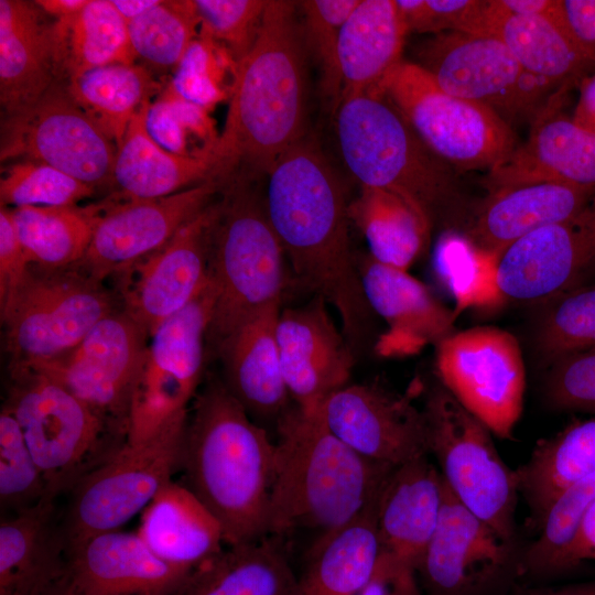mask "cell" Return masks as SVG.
Returning <instances> with one entry per match:
<instances>
[{"label":"cell","instance_id":"obj_55","mask_svg":"<svg viewBox=\"0 0 595 595\" xmlns=\"http://www.w3.org/2000/svg\"><path fill=\"white\" fill-rule=\"evenodd\" d=\"M358 595H422L413 566L380 553L375 571Z\"/></svg>","mask_w":595,"mask_h":595},{"label":"cell","instance_id":"obj_22","mask_svg":"<svg viewBox=\"0 0 595 595\" xmlns=\"http://www.w3.org/2000/svg\"><path fill=\"white\" fill-rule=\"evenodd\" d=\"M320 296L280 311L277 342L285 386L307 413L349 383L356 354Z\"/></svg>","mask_w":595,"mask_h":595},{"label":"cell","instance_id":"obj_23","mask_svg":"<svg viewBox=\"0 0 595 595\" xmlns=\"http://www.w3.org/2000/svg\"><path fill=\"white\" fill-rule=\"evenodd\" d=\"M191 573L155 555L137 532H101L66 551L74 595H174Z\"/></svg>","mask_w":595,"mask_h":595},{"label":"cell","instance_id":"obj_19","mask_svg":"<svg viewBox=\"0 0 595 595\" xmlns=\"http://www.w3.org/2000/svg\"><path fill=\"white\" fill-rule=\"evenodd\" d=\"M213 202L154 252L113 275L121 310L150 335L191 303L209 282Z\"/></svg>","mask_w":595,"mask_h":595},{"label":"cell","instance_id":"obj_36","mask_svg":"<svg viewBox=\"0 0 595 595\" xmlns=\"http://www.w3.org/2000/svg\"><path fill=\"white\" fill-rule=\"evenodd\" d=\"M375 505L376 500L347 524L318 536L298 577L296 595L360 593L380 554Z\"/></svg>","mask_w":595,"mask_h":595},{"label":"cell","instance_id":"obj_54","mask_svg":"<svg viewBox=\"0 0 595 595\" xmlns=\"http://www.w3.org/2000/svg\"><path fill=\"white\" fill-rule=\"evenodd\" d=\"M31 260L14 228L10 209H0V304L18 289L24 280Z\"/></svg>","mask_w":595,"mask_h":595},{"label":"cell","instance_id":"obj_56","mask_svg":"<svg viewBox=\"0 0 595 595\" xmlns=\"http://www.w3.org/2000/svg\"><path fill=\"white\" fill-rule=\"evenodd\" d=\"M560 4L572 39L595 65V0H560Z\"/></svg>","mask_w":595,"mask_h":595},{"label":"cell","instance_id":"obj_3","mask_svg":"<svg viewBox=\"0 0 595 595\" xmlns=\"http://www.w3.org/2000/svg\"><path fill=\"white\" fill-rule=\"evenodd\" d=\"M181 468L186 486L219 522L226 545L268 536L275 442L223 381L193 401Z\"/></svg>","mask_w":595,"mask_h":595},{"label":"cell","instance_id":"obj_31","mask_svg":"<svg viewBox=\"0 0 595 595\" xmlns=\"http://www.w3.org/2000/svg\"><path fill=\"white\" fill-rule=\"evenodd\" d=\"M407 33L396 0H359L339 34V102L377 93L385 78L402 62Z\"/></svg>","mask_w":595,"mask_h":595},{"label":"cell","instance_id":"obj_41","mask_svg":"<svg viewBox=\"0 0 595 595\" xmlns=\"http://www.w3.org/2000/svg\"><path fill=\"white\" fill-rule=\"evenodd\" d=\"M107 201L87 206H23L9 208L32 263L48 268L77 264L85 256Z\"/></svg>","mask_w":595,"mask_h":595},{"label":"cell","instance_id":"obj_51","mask_svg":"<svg viewBox=\"0 0 595 595\" xmlns=\"http://www.w3.org/2000/svg\"><path fill=\"white\" fill-rule=\"evenodd\" d=\"M201 31L227 48L238 63L259 33L268 0H193Z\"/></svg>","mask_w":595,"mask_h":595},{"label":"cell","instance_id":"obj_52","mask_svg":"<svg viewBox=\"0 0 595 595\" xmlns=\"http://www.w3.org/2000/svg\"><path fill=\"white\" fill-rule=\"evenodd\" d=\"M407 32L479 35L487 0H396Z\"/></svg>","mask_w":595,"mask_h":595},{"label":"cell","instance_id":"obj_25","mask_svg":"<svg viewBox=\"0 0 595 595\" xmlns=\"http://www.w3.org/2000/svg\"><path fill=\"white\" fill-rule=\"evenodd\" d=\"M556 100L536 116L528 140L488 171L489 193L537 183L595 191V133L558 112Z\"/></svg>","mask_w":595,"mask_h":595},{"label":"cell","instance_id":"obj_13","mask_svg":"<svg viewBox=\"0 0 595 595\" xmlns=\"http://www.w3.org/2000/svg\"><path fill=\"white\" fill-rule=\"evenodd\" d=\"M439 382L496 436L510 440L521 416L526 368L510 332L475 326L435 346Z\"/></svg>","mask_w":595,"mask_h":595},{"label":"cell","instance_id":"obj_26","mask_svg":"<svg viewBox=\"0 0 595 595\" xmlns=\"http://www.w3.org/2000/svg\"><path fill=\"white\" fill-rule=\"evenodd\" d=\"M429 454L396 466L375 505L380 553L416 569L440 521L445 484Z\"/></svg>","mask_w":595,"mask_h":595},{"label":"cell","instance_id":"obj_34","mask_svg":"<svg viewBox=\"0 0 595 595\" xmlns=\"http://www.w3.org/2000/svg\"><path fill=\"white\" fill-rule=\"evenodd\" d=\"M479 35L498 39L528 73L554 87H563L594 65L572 39L561 4L554 18H545L510 14L487 0Z\"/></svg>","mask_w":595,"mask_h":595},{"label":"cell","instance_id":"obj_20","mask_svg":"<svg viewBox=\"0 0 595 595\" xmlns=\"http://www.w3.org/2000/svg\"><path fill=\"white\" fill-rule=\"evenodd\" d=\"M221 186L210 180L169 196L138 201H117L110 195L89 247L75 267L104 282L164 246L214 202Z\"/></svg>","mask_w":595,"mask_h":595},{"label":"cell","instance_id":"obj_53","mask_svg":"<svg viewBox=\"0 0 595 595\" xmlns=\"http://www.w3.org/2000/svg\"><path fill=\"white\" fill-rule=\"evenodd\" d=\"M544 394L560 410L595 411V348L552 364Z\"/></svg>","mask_w":595,"mask_h":595},{"label":"cell","instance_id":"obj_47","mask_svg":"<svg viewBox=\"0 0 595 595\" xmlns=\"http://www.w3.org/2000/svg\"><path fill=\"white\" fill-rule=\"evenodd\" d=\"M543 315L537 348L550 364L595 348V284L578 286L558 300Z\"/></svg>","mask_w":595,"mask_h":595},{"label":"cell","instance_id":"obj_9","mask_svg":"<svg viewBox=\"0 0 595 595\" xmlns=\"http://www.w3.org/2000/svg\"><path fill=\"white\" fill-rule=\"evenodd\" d=\"M115 295L77 267L31 263L18 289L0 304L9 367L58 356L118 311Z\"/></svg>","mask_w":595,"mask_h":595},{"label":"cell","instance_id":"obj_5","mask_svg":"<svg viewBox=\"0 0 595 595\" xmlns=\"http://www.w3.org/2000/svg\"><path fill=\"white\" fill-rule=\"evenodd\" d=\"M336 132L345 165L360 186L398 195L431 229L463 219L454 167L426 147L386 98L358 95L342 100Z\"/></svg>","mask_w":595,"mask_h":595},{"label":"cell","instance_id":"obj_58","mask_svg":"<svg viewBox=\"0 0 595 595\" xmlns=\"http://www.w3.org/2000/svg\"><path fill=\"white\" fill-rule=\"evenodd\" d=\"M572 120L580 127L595 133V74L582 80Z\"/></svg>","mask_w":595,"mask_h":595},{"label":"cell","instance_id":"obj_62","mask_svg":"<svg viewBox=\"0 0 595 595\" xmlns=\"http://www.w3.org/2000/svg\"><path fill=\"white\" fill-rule=\"evenodd\" d=\"M43 595H74L66 582L65 575L62 580L55 583L51 588H48Z\"/></svg>","mask_w":595,"mask_h":595},{"label":"cell","instance_id":"obj_15","mask_svg":"<svg viewBox=\"0 0 595 595\" xmlns=\"http://www.w3.org/2000/svg\"><path fill=\"white\" fill-rule=\"evenodd\" d=\"M115 142L55 82L33 105L2 116L1 162L34 161L91 185L111 183Z\"/></svg>","mask_w":595,"mask_h":595},{"label":"cell","instance_id":"obj_16","mask_svg":"<svg viewBox=\"0 0 595 595\" xmlns=\"http://www.w3.org/2000/svg\"><path fill=\"white\" fill-rule=\"evenodd\" d=\"M445 484V483H444ZM522 552L447 489L439 524L418 565L422 595H508Z\"/></svg>","mask_w":595,"mask_h":595},{"label":"cell","instance_id":"obj_12","mask_svg":"<svg viewBox=\"0 0 595 595\" xmlns=\"http://www.w3.org/2000/svg\"><path fill=\"white\" fill-rule=\"evenodd\" d=\"M216 300L208 284L150 335L127 418V444H139L190 413L204 369V347Z\"/></svg>","mask_w":595,"mask_h":595},{"label":"cell","instance_id":"obj_42","mask_svg":"<svg viewBox=\"0 0 595 595\" xmlns=\"http://www.w3.org/2000/svg\"><path fill=\"white\" fill-rule=\"evenodd\" d=\"M127 25L136 57L160 69H175L201 29L193 0H161Z\"/></svg>","mask_w":595,"mask_h":595},{"label":"cell","instance_id":"obj_40","mask_svg":"<svg viewBox=\"0 0 595 595\" xmlns=\"http://www.w3.org/2000/svg\"><path fill=\"white\" fill-rule=\"evenodd\" d=\"M66 85L75 101L116 145L131 120L161 91L152 73L137 63L94 68Z\"/></svg>","mask_w":595,"mask_h":595},{"label":"cell","instance_id":"obj_14","mask_svg":"<svg viewBox=\"0 0 595 595\" xmlns=\"http://www.w3.org/2000/svg\"><path fill=\"white\" fill-rule=\"evenodd\" d=\"M420 63L445 91L479 104L509 127L534 119L555 87L528 73L493 36L443 32L420 48Z\"/></svg>","mask_w":595,"mask_h":595},{"label":"cell","instance_id":"obj_44","mask_svg":"<svg viewBox=\"0 0 595 595\" xmlns=\"http://www.w3.org/2000/svg\"><path fill=\"white\" fill-rule=\"evenodd\" d=\"M145 125L153 140L165 150L181 156L214 160L220 134L208 110L182 98L171 86L149 106Z\"/></svg>","mask_w":595,"mask_h":595},{"label":"cell","instance_id":"obj_38","mask_svg":"<svg viewBox=\"0 0 595 595\" xmlns=\"http://www.w3.org/2000/svg\"><path fill=\"white\" fill-rule=\"evenodd\" d=\"M595 473V418L569 425L538 443L516 469L518 489L540 527L553 500L570 485Z\"/></svg>","mask_w":595,"mask_h":595},{"label":"cell","instance_id":"obj_59","mask_svg":"<svg viewBox=\"0 0 595 595\" xmlns=\"http://www.w3.org/2000/svg\"><path fill=\"white\" fill-rule=\"evenodd\" d=\"M88 0H37L35 4L54 20L71 17L80 11Z\"/></svg>","mask_w":595,"mask_h":595},{"label":"cell","instance_id":"obj_2","mask_svg":"<svg viewBox=\"0 0 595 595\" xmlns=\"http://www.w3.org/2000/svg\"><path fill=\"white\" fill-rule=\"evenodd\" d=\"M298 2L268 0L249 52L238 62L226 122L214 151V177L238 166L267 173L303 139L306 47Z\"/></svg>","mask_w":595,"mask_h":595},{"label":"cell","instance_id":"obj_45","mask_svg":"<svg viewBox=\"0 0 595 595\" xmlns=\"http://www.w3.org/2000/svg\"><path fill=\"white\" fill-rule=\"evenodd\" d=\"M496 261L464 234L452 229L443 234L435 250V266L456 301L455 315L472 306L498 305L494 283Z\"/></svg>","mask_w":595,"mask_h":595},{"label":"cell","instance_id":"obj_10","mask_svg":"<svg viewBox=\"0 0 595 595\" xmlns=\"http://www.w3.org/2000/svg\"><path fill=\"white\" fill-rule=\"evenodd\" d=\"M374 96L386 98L454 169L489 171L518 145L512 128L498 115L445 91L418 63L402 61Z\"/></svg>","mask_w":595,"mask_h":595},{"label":"cell","instance_id":"obj_7","mask_svg":"<svg viewBox=\"0 0 595 595\" xmlns=\"http://www.w3.org/2000/svg\"><path fill=\"white\" fill-rule=\"evenodd\" d=\"M9 370L3 405L17 419L43 474L46 500L55 502L110 459L126 444V436L43 374L29 367Z\"/></svg>","mask_w":595,"mask_h":595},{"label":"cell","instance_id":"obj_8","mask_svg":"<svg viewBox=\"0 0 595 595\" xmlns=\"http://www.w3.org/2000/svg\"><path fill=\"white\" fill-rule=\"evenodd\" d=\"M428 452L450 493L506 540L516 542V470L500 457L490 430L439 381L422 407Z\"/></svg>","mask_w":595,"mask_h":595},{"label":"cell","instance_id":"obj_46","mask_svg":"<svg viewBox=\"0 0 595 595\" xmlns=\"http://www.w3.org/2000/svg\"><path fill=\"white\" fill-rule=\"evenodd\" d=\"M237 66L227 48L199 30L174 69L171 88L182 98L209 111L230 98Z\"/></svg>","mask_w":595,"mask_h":595},{"label":"cell","instance_id":"obj_1","mask_svg":"<svg viewBox=\"0 0 595 595\" xmlns=\"http://www.w3.org/2000/svg\"><path fill=\"white\" fill-rule=\"evenodd\" d=\"M269 220L294 278L332 305L357 354L369 340L374 312L366 299L349 236V201L325 155L303 139L269 172Z\"/></svg>","mask_w":595,"mask_h":595},{"label":"cell","instance_id":"obj_43","mask_svg":"<svg viewBox=\"0 0 595 595\" xmlns=\"http://www.w3.org/2000/svg\"><path fill=\"white\" fill-rule=\"evenodd\" d=\"M594 501L595 473L573 483L553 500L539 528V537L522 551L523 574L559 572L577 526Z\"/></svg>","mask_w":595,"mask_h":595},{"label":"cell","instance_id":"obj_21","mask_svg":"<svg viewBox=\"0 0 595 595\" xmlns=\"http://www.w3.org/2000/svg\"><path fill=\"white\" fill-rule=\"evenodd\" d=\"M412 396L376 380L348 383L326 399L318 414L355 452L396 467L429 454L425 416Z\"/></svg>","mask_w":595,"mask_h":595},{"label":"cell","instance_id":"obj_35","mask_svg":"<svg viewBox=\"0 0 595 595\" xmlns=\"http://www.w3.org/2000/svg\"><path fill=\"white\" fill-rule=\"evenodd\" d=\"M278 539L227 545L196 567L174 595H296L298 577Z\"/></svg>","mask_w":595,"mask_h":595},{"label":"cell","instance_id":"obj_57","mask_svg":"<svg viewBox=\"0 0 595 595\" xmlns=\"http://www.w3.org/2000/svg\"><path fill=\"white\" fill-rule=\"evenodd\" d=\"M585 561H595V501L582 517L559 571L571 569Z\"/></svg>","mask_w":595,"mask_h":595},{"label":"cell","instance_id":"obj_29","mask_svg":"<svg viewBox=\"0 0 595 595\" xmlns=\"http://www.w3.org/2000/svg\"><path fill=\"white\" fill-rule=\"evenodd\" d=\"M35 2L0 0V104L11 115L56 82L52 24Z\"/></svg>","mask_w":595,"mask_h":595},{"label":"cell","instance_id":"obj_27","mask_svg":"<svg viewBox=\"0 0 595 595\" xmlns=\"http://www.w3.org/2000/svg\"><path fill=\"white\" fill-rule=\"evenodd\" d=\"M280 311L277 305L250 317L216 349L229 392L250 416L275 425L292 407L277 342Z\"/></svg>","mask_w":595,"mask_h":595},{"label":"cell","instance_id":"obj_39","mask_svg":"<svg viewBox=\"0 0 595 595\" xmlns=\"http://www.w3.org/2000/svg\"><path fill=\"white\" fill-rule=\"evenodd\" d=\"M348 213L364 235L369 255L383 264L408 271L430 242L429 224L391 192L360 186Z\"/></svg>","mask_w":595,"mask_h":595},{"label":"cell","instance_id":"obj_50","mask_svg":"<svg viewBox=\"0 0 595 595\" xmlns=\"http://www.w3.org/2000/svg\"><path fill=\"white\" fill-rule=\"evenodd\" d=\"M359 0L299 1L306 51L315 58L324 95L337 109L340 100L338 41L342 26Z\"/></svg>","mask_w":595,"mask_h":595},{"label":"cell","instance_id":"obj_32","mask_svg":"<svg viewBox=\"0 0 595 595\" xmlns=\"http://www.w3.org/2000/svg\"><path fill=\"white\" fill-rule=\"evenodd\" d=\"M137 533L160 559L191 572L226 544L216 518L186 486L172 480L142 511Z\"/></svg>","mask_w":595,"mask_h":595},{"label":"cell","instance_id":"obj_48","mask_svg":"<svg viewBox=\"0 0 595 595\" xmlns=\"http://www.w3.org/2000/svg\"><path fill=\"white\" fill-rule=\"evenodd\" d=\"M95 187L44 163L15 161L1 170V207L75 206Z\"/></svg>","mask_w":595,"mask_h":595},{"label":"cell","instance_id":"obj_37","mask_svg":"<svg viewBox=\"0 0 595 595\" xmlns=\"http://www.w3.org/2000/svg\"><path fill=\"white\" fill-rule=\"evenodd\" d=\"M52 43L56 82L111 64L136 63L127 21L111 0H88L77 13L54 20Z\"/></svg>","mask_w":595,"mask_h":595},{"label":"cell","instance_id":"obj_17","mask_svg":"<svg viewBox=\"0 0 595 595\" xmlns=\"http://www.w3.org/2000/svg\"><path fill=\"white\" fill-rule=\"evenodd\" d=\"M149 335L121 309L67 351L28 366L60 383L127 435L131 393Z\"/></svg>","mask_w":595,"mask_h":595},{"label":"cell","instance_id":"obj_18","mask_svg":"<svg viewBox=\"0 0 595 595\" xmlns=\"http://www.w3.org/2000/svg\"><path fill=\"white\" fill-rule=\"evenodd\" d=\"M595 267V199L578 215L539 228L498 257L494 283L502 303H551L581 286Z\"/></svg>","mask_w":595,"mask_h":595},{"label":"cell","instance_id":"obj_6","mask_svg":"<svg viewBox=\"0 0 595 595\" xmlns=\"http://www.w3.org/2000/svg\"><path fill=\"white\" fill-rule=\"evenodd\" d=\"M224 190L209 248V278L216 300L207 340L215 351L244 322L281 305L289 281L288 259L264 199L242 175Z\"/></svg>","mask_w":595,"mask_h":595},{"label":"cell","instance_id":"obj_61","mask_svg":"<svg viewBox=\"0 0 595 595\" xmlns=\"http://www.w3.org/2000/svg\"><path fill=\"white\" fill-rule=\"evenodd\" d=\"M161 0H111V3L127 21H131L154 8Z\"/></svg>","mask_w":595,"mask_h":595},{"label":"cell","instance_id":"obj_49","mask_svg":"<svg viewBox=\"0 0 595 595\" xmlns=\"http://www.w3.org/2000/svg\"><path fill=\"white\" fill-rule=\"evenodd\" d=\"M46 500L43 474L8 408L0 412V505L12 515Z\"/></svg>","mask_w":595,"mask_h":595},{"label":"cell","instance_id":"obj_60","mask_svg":"<svg viewBox=\"0 0 595 595\" xmlns=\"http://www.w3.org/2000/svg\"><path fill=\"white\" fill-rule=\"evenodd\" d=\"M508 595H595V580L553 588H531Z\"/></svg>","mask_w":595,"mask_h":595},{"label":"cell","instance_id":"obj_4","mask_svg":"<svg viewBox=\"0 0 595 595\" xmlns=\"http://www.w3.org/2000/svg\"><path fill=\"white\" fill-rule=\"evenodd\" d=\"M268 536L336 530L377 498L394 468L370 461L338 439L316 413L295 404L278 421Z\"/></svg>","mask_w":595,"mask_h":595},{"label":"cell","instance_id":"obj_24","mask_svg":"<svg viewBox=\"0 0 595 595\" xmlns=\"http://www.w3.org/2000/svg\"><path fill=\"white\" fill-rule=\"evenodd\" d=\"M358 270L370 309L387 324L375 345L380 356H412L455 332V312L408 271L369 253L358 260Z\"/></svg>","mask_w":595,"mask_h":595},{"label":"cell","instance_id":"obj_33","mask_svg":"<svg viewBox=\"0 0 595 595\" xmlns=\"http://www.w3.org/2000/svg\"><path fill=\"white\" fill-rule=\"evenodd\" d=\"M148 108L131 120L117 145L111 196L117 201L159 198L216 180L213 159L181 156L153 140L145 125Z\"/></svg>","mask_w":595,"mask_h":595},{"label":"cell","instance_id":"obj_11","mask_svg":"<svg viewBox=\"0 0 595 595\" xmlns=\"http://www.w3.org/2000/svg\"><path fill=\"white\" fill-rule=\"evenodd\" d=\"M188 414L143 443H126L74 487L61 523L66 551L98 533L119 530L171 482L181 468Z\"/></svg>","mask_w":595,"mask_h":595},{"label":"cell","instance_id":"obj_28","mask_svg":"<svg viewBox=\"0 0 595 595\" xmlns=\"http://www.w3.org/2000/svg\"><path fill=\"white\" fill-rule=\"evenodd\" d=\"M595 191L556 183H537L489 193L464 235L483 252L498 259L516 240L582 213Z\"/></svg>","mask_w":595,"mask_h":595},{"label":"cell","instance_id":"obj_30","mask_svg":"<svg viewBox=\"0 0 595 595\" xmlns=\"http://www.w3.org/2000/svg\"><path fill=\"white\" fill-rule=\"evenodd\" d=\"M66 573V544L54 502L2 518L0 595H43Z\"/></svg>","mask_w":595,"mask_h":595}]
</instances>
